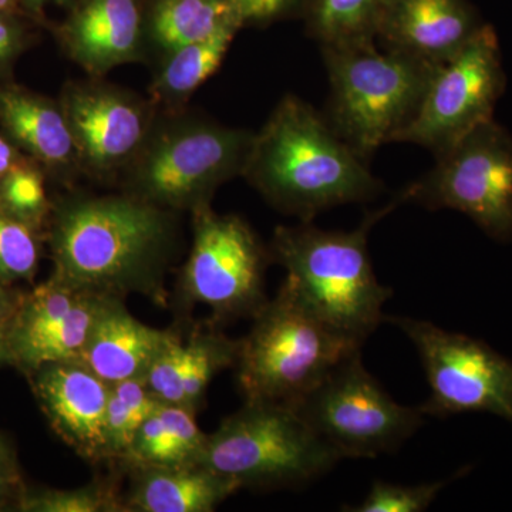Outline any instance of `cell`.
Here are the masks:
<instances>
[{"instance_id":"obj_33","label":"cell","mask_w":512,"mask_h":512,"mask_svg":"<svg viewBox=\"0 0 512 512\" xmlns=\"http://www.w3.org/2000/svg\"><path fill=\"white\" fill-rule=\"evenodd\" d=\"M23 493L22 477L15 454L9 447L8 441L0 436V498L8 500L12 497H20Z\"/></svg>"},{"instance_id":"obj_21","label":"cell","mask_w":512,"mask_h":512,"mask_svg":"<svg viewBox=\"0 0 512 512\" xmlns=\"http://www.w3.org/2000/svg\"><path fill=\"white\" fill-rule=\"evenodd\" d=\"M207 434L195 413L175 404L158 403L134 437L120 466L177 467L200 464Z\"/></svg>"},{"instance_id":"obj_36","label":"cell","mask_w":512,"mask_h":512,"mask_svg":"<svg viewBox=\"0 0 512 512\" xmlns=\"http://www.w3.org/2000/svg\"><path fill=\"white\" fill-rule=\"evenodd\" d=\"M20 296L10 291L8 286L0 284V320L12 319L18 308Z\"/></svg>"},{"instance_id":"obj_6","label":"cell","mask_w":512,"mask_h":512,"mask_svg":"<svg viewBox=\"0 0 512 512\" xmlns=\"http://www.w3.org/2000/svg\"><path fill=\"white\" fill-rule=\"evenodd\" d=\"M254 136L204 119L156 123L124 170V192L165 210L195 211L244 173Z\"/></svg>"},{"instance_id":"obj_9","label":"cell","mask_w":512,"mask_h":512,"mask_svg":"<svg viewBox=\"0 0 512 512\" xmlns=\"http://www.w3.org/2000/svg\"><path fill=\"white\" fill-rule=\"evenodd\" d=\"M342 460L376 458L397 450L421 424L420 406L394 402L362 363V350L333 367L292 406Z\"/></svg>"},{"instance_id":"obj_40","label":"cell","mask_w":512,"mask_h":512,"mask_svg":"<svg viewBox=\"0 0 512 512\" xmlns=\"http://www.w3.org/2000/svg\"><path fill=\"white\" fill-rule=\"evenodd\" d=\"M6 507H9V501L0 498V511L6 510Z\"/></svg>"},{"instance_id":"obj_8","label":"cell","mask_w":512,"mask_h":512,"mask_svg":"<svg viewBox=\"0 0 512 512\" xmlns=\"http://www.w3.org/2000/svg\"><path fill=\"white\" fill-rule=\"evenodd\" d=\"M191 214L192 247L178 278V305L207 306L215 326L252 318L268 302L271 252L238 215L218 214L211 204Z\"/></svg>"},{"instance_id":"obj_2","label":"cell","mask_w":512,"mask_h":512,"mask_svg":"<svg viewBox=\"0 0 512 512\" xmlns=\"http://www.w3.org/2000/svg\"><path fill=\"white\" fill-rule=\"evenodd\" d=\"M242 175L275 210L301 222L338 205L375 200L384 191L328 120L292 94L255 133Z\"/></svg>"},{"instance_id":"obj_13","label":"cell","mask_w":512,"mask_h":512,"mask_svg":"<svg viewBox=\"0 0 512 512\" xmlns=\"http://www.w3.org/2000/svg\"><path fill=\"white\" fill-rule=\"evenodd\" d=\"M60 104L80 170L100 180L124 173L156 124L146 101L100 82L67 84Z\"/></svg>"},{"instance_id":"obj_17","label":"cell","mask_w":512,"mask_h":512,"mask_svg":"<svg viewBox=\"0 0 512 512\" xmlns=\"http://www.w3.org/2000/svg\"><path fill=\"white\" fill-rule=\"evenodd\" d=\"M175 333L174 329L151 328L131 315L124 299L110 298L94 325L80 362L109 384L143 380Z\"/></svg>"},{"instance_id":"obj_23","label":"cell","mask_w":512,"mask_h":512,"mask_svg":"<svg viewBox=\"0 0 512 512\" xmlns=\"http://www.w3.org/2000/svg\"><path fill=\"white\" fill-rule=\"evenodd\" d=\"M86 293L50 276L28 295L20 296L18 308L9 322V342L13 366L20 367L32 350L66 319Z\"/></svg>"},{"instance_id":"obj_34","label":"cell","mask_w":512,"mask_h":512,"mask_svg":"<svg viewBox=\"0 0 512 512\" xmlns=\"http://www.w3.org/2000/svg\"><path fill=\"white\" fill-rule=\"evenodd\" d=\"M10 13L0 12V66L9 62L20 46L18 25L10 19Z\"/></svg>"},{"instance_id":"obj_18","label":"cell","mask_w":512,"mask_h":512,"mask_svg":"<svg viewBox=\"0 0 512 512\" xmlns=\"http://www.w3.org/2000/svg\"><path fill=\"white\" fill-rule=\"evenodd\" d=\"M130 485L123 512H212L241 490L237 481L201 466H121Z\"/></svg>"},{"instance_id":"obj_4","label":"cell","mask_w":512,"mask_h":512,"mask_svg":"<svg viewBox=\"0 0 512 512\" xmlns=\"http://www.w3.org/2000/svg\"><path fill=\"white\" fill-rule=\"evenodd\" d=\"M251 319L235 365L245 402L295 406L363 348L323 322L286 281Z\"/></svg>"},{"instance_id":"obj_27","label":"cell","mask_w":512,"mask_h":512,"mask_svg":"<svg viewBox=\"0 0 512 512\" xmlns=\"http://www.w3.org/2000/svg\"><path fill=\"white\" fill-rule=\"evenodd\" d=\"M160 403L141 379L110 384L106 412V436L110 463H120L133 446L144 420Z\"/></svg>"},{"instance_id":"obj_12","label":"cell","mask_w":512,"mask_h":512,"mask_svg":"<svg viewBox=\"0 0 512 512\" xmlns=\"http://www.w3.org/2000/svg\"><path fill=\"white\" fill-rule=\"evenodd\" d=\"M505 83L497 33L484 23L460 52L436 67L416 117L396 141L419 144L441 156L471 130L493 120Z\"/></svg>"},{"instance_id":"obj_39","label":"cell","mask_w":512,"mask_h":512,"mask_svg":"<svg viewBox=\"0 0 512 512\" xmlns=\"http://www.w3.org/2000/svg\"><path fill=\"white\" fill-rule=\"evenodd\" d=\"M20 0H0V12L10 13L18 6Z\"/></svg>"},{"instance_id":"obj_37","label":"cell","mask_w":512,"mask_h":512,"mask_svg":"<svg viewBox=\"0 0 512 512\" xmlns=\"http://www.w3.org/2000/svg\"><path fill=\"white\" fill-rule=\"evenodd\" d=\"M9 322L0 320V367L13 365L12 349H10L9 342Z\"/></svg>"},{"instance_id":"obj_24","label":"cell","mask_w":512,"mask_h":512,"mask_svg":"<svg viewBox=\"0 0 512 512\" xmlns=\"http://www.w3.org/2000/svg\"><path fill=\"white\" fill-rule=\"evenodd\" d=\"M390 0H309V35L323 46L373 45Z\"/></svg>"},{"instance_id":"obj_28","label":"cell","mask_w":512,"mask_h":512,"mask_svg":"<svg viewBox=\"0 0 512 512\" xmlns=\"http://www.w3.org/2000/svg\"><path fill=\"white\" fill-rule=\"evenodd\" d=\"M18 507L28 512H123V501L117 481L101 478L69 490H23Z\"/></svg>"},{"instance_id":"obj_10","label":"cell","mask_w":512,"mask_h":512,"mask_svg":"<svg viewBox=\"0 0 512 512\" xmlns=\"http://www.w3.org/2000/svg\"><path fill=\"white\" fill-rule=\"evenodd\" d=\"M436 158V167L400 194L403 202L463 212L488 237L512 242L510 133L485 121Z\"/></svg>"},{"instance_id":"obj_5","label":"cell","mask_w":512,"mask_h":512,"mask_svg":"<svg viewBox=\"0 0 512 512\" xmlns=\"http://www.w3.org/2000/svg\"><path fill=\"white\" fill-rule=\"evenodd\" d=\"M330 127L357 156H372L412 123L437 66L376 43L323 46Z\"/></svg>"},{"instance_id":"obj_32","label":"cell","mask_w":512,"mask_h":512,"mask_svg":"<svg viewBox=\"0 0 512 512\" xmlns=\"http://www.w3.org/2000/svg\"><path fill=\"white\" fill-rule=\"evenodd\" d=\"M309 0H235L244 26H265L303 12Z\"/></svg>"},{"instance_id":"obj_3","label":"cell","mask_w":512,"mask_h":512,"mask_svg":"<svg viewBox=\"0 0 512 512\" xmlns=\"http://www.w3.org/2000/svg\"><path fill=\"white\" fill-rule=\"evenodd\" d=\"M400 204L402 195L349 232L325 231L311 222L278 227L269 247L272 261L285 269V281L299 298L330 328L360 346L384 322L383 308L393 295L377 281L367 238L376 222Z\"/></svg>"},{"instance_id":"obj_29","label":"cell","mask_w":512,"mask_h":512,"mask_svg":"<svg viewBox=\"0 0 512 512\" xmlns=\"http://www.w3.org/2000/svg\"><path fill=\"white\" fill-rule=\"evenodd\" d=\"M0 208L36 229L52 215L45 177L36 165L20 160L0 178Z\"/></svg>"},{"instance_id":"obj_26","label":"cell","mask_w":512,"mask_h":512,"mask_svg":"<svg viewBox=\"0 0 512 512\" xmlns=\"http://www.w3.org/2000/svg\"><path fill=\"white\" fill-rule=\"evenodd\" d=\"M111 296L86 293L66 319L46 336L19 367L26 375L46 363L80 360L94 325Z\"/></svg>"},{"instance_id":"obj_22","label":"cell","mask_w":512,"mask_h":512,"mask_svg":"<svg viewBox=\"0 0 512 512\" xmlns=\"http://www.w3.org/2000/svg\"><path fill=\"white\" fill-rule=\"evenodd\" d=\"M237 33H221L167 53L151 84L154 104L168 110L180 109L217 72Z\"/></svg>"},{"instance_id":"obj_30","label":"cell","mask_w":512,"mask_h":512,"mask_svg":"<svg viewBox=\"0 0 512 512\" xmlns=\"http://www.w3.org/2000/svg\"><path fill=\"white\" fill-rule=\"evenodd\" d=\"M36 231L0 208V284L32 281L40 256Z\"/></svg>"},{"instance_id":"obj_35","label":"cell","mask_w":512,"mask_h":512,"mask_svg":"<svg viewBox=\"0 0 512 512\" xmlns=\"http://www.w3.org/2000/svg\"><path fill=\"white\" fill-rule=\"evenodd\" d=\"M20 161L15 144L9 138L0 136V178Z\"/></svg>"},{"instance_id":"obj_31","label":"cell","mask_w":512,"mask_h":512,"mask_svg":"<svg viewBox=\"0 0 512 512\" xmlns=\"http://www.w3.org/2000/svg\"><path fill=\"white\" fill-rule=\"evenodd\" d=\"M456 477L419 485L375 481L362 503L355 507L343 508V510L350 512H423L433 504L441 490Z\"/></svg>"},{"instance_id":"obj_14","label":"cell","mask_w":512,"mask_h":512,"mask_svg":"<svg viewBox=\"0 0 512 512\" xmlns=\"http://www.w3.org/2000/svg\"><path fill=\"white\" fill-rule=\"evenodd\" d=\"M28 376L56 436L86 463H110L106 436L110 384L80 360L46 363Z\"/></svg>"},{"instance_id":"obj_20","label":"cell","mask_w":512,"mask_h":512,"mask_svg":"<svg viewBox=\"0 0 512 512\" xmlns=\"http://www.w3.org/2000/svg\"><path fill=\"white\" fill-rule=\"evenodd\" d=\"M241 28L235 0H146V40L164 56Z\"/></svg>"},{"instance_id":"obj_25","label":"cell","mask_w":512,"mask_h":512,"mask_svg":"<svg viewBox=\"0 0 512 512\" xmlns=\"http://www.w3.org/2000/svg\"><path fill=\"white\" fill-rule=\"evenodd\" d=\"M184 380L180 406L197 413L208 386L222 370L237 365L239 339H231L218 326H200L184 339Z\"/></svg>"},{"instance_id":"obj_15","label":"cell","mask_w":512,"mask_h":512,"mask_svg":"<svg viewBox=\"0 0 512 512\" xmlns=\"http://www.w3.org/2000/svg\"><path fill=\"white\" fill-rule=\"evenodd\" d=\"M70 59L101 77L137 62L146 45V0H77L57 28Z\"/></svg>"},{"instance_id":"obj_38","label":"cell","mask_w":512,"mask_h":512,"mask_svg":"<svg viewBox=\"0 0 512 512\" xmlns=\"http://www.w3.org/2000/svg\"><path fill=\"white\" fill-rule=\"evenodd\" d=\"M76 2L77 0H20V3L25 6V9L28 10V12L33 13V15H40L47 3H55V5L69 9L72 8Z\"/></svg>"},{"instance_id":"obj_11","label":"cell","mask_w":512,"mask_h":512,"mask_svg":"<svg viewBox=\"0 0 512 512\" xmlns=\"http://www.w3.org/2000/svg\"><path fill=\"white\" fill-rule=\"evenodd\" d=\"M402 329L419 353L430 397L420 409L424 416L450 417L483 412L512 424V360L483 340L448 332L404 316H384Z\"/></svg>"},{"instance_id":"obj_1","label":"cell","mask_w":512,"mask_h":512,"mask_svg":"<svg viewBox=\"0 0 512 512\" xmlns=\"http://www.w3.org/2000/svg\"><path fill=\"white\" fill-rule=\"evenodd\" d=\"M178 237L177 212L127 192L64 198L50 221L52 276L79 291L141 295L167 308Z\"/></svg>"},{"instance_id":"obj_19","label":"cell","mask_w":512,"mask_h":512,"mask_svg":"<svg viewBox=\"0 0 512 512\" xmlns=\"http://www.w3.org/2000/svg\"><path fill=\"white\" fill-rule=\"evenodd\" d=\"M0 124L15 146L50 170H79L62 104L19 87L0 90Z\"/></svg>"},{"instance_id":"obj_16","label":"cell","mask_w":512,"mask_h":512,"mask_svg":"<svg viewBox=\"0 0 512 512\" xmlns=\"http://www.w3.org/2000/svg\"><path fill=\"white\" fill-rule=\"evenodd\" d=\"M483 25L467 0H390L377 40L383 49L439 66Z\"/></svg>"},{"instance_id":"obj_7","label":"cell","mask_w":512,"mask_h":512,"mask_svg":"<svg viewBox=\"0 0 512 512\" xmlns=\"http://www.w3.org/2000/svg\"><path fill=\"white\" fill-rule=\"evenodd\" d=\"M342 461L288 404L245 402L207 434L201 466L241 488H298Z\"/></svg>"}]
</instances>
